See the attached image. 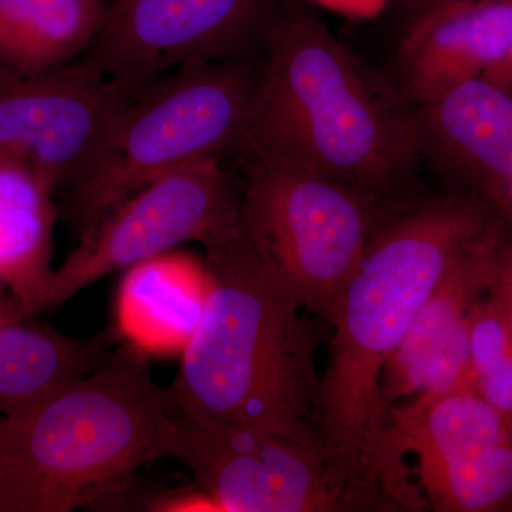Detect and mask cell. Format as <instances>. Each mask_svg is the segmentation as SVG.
Segmentation results:
<instances>
[{
	"instance_id": "cell-1",
	"label": "cell",
	"mask_w": 512,
	"mask_h": 512,
	"mask_svg": "<svg viewBox=\"0 0 512 512\" xmlns=\"http://www.w3.org/2000/svg\"><path fill=\"white\" fill-rule=\"evenodd\" d=\"M473 194L393 211L369 242L332 315L315 403L326 478L345 510L399 507L382 402L384 367L461 252L501 220Z\"/></svg>"
},
{
	"instance_id": "cell-2",
	"label": "cell",
	"mask_w": 512,
	"mask_h": 512,
	"mask_svg": "<svg viewBox=\"0 0 512 512\" xmlns=\"http://www.w3.org/2000/svg\"><path fill=\"white\" fill-rule=\"evenodd\" d=\"M235 154L392 205L421 160L416 107L305 10L276 16Z\"/></svg>"
},
{
	"instance_id": "cell-3",
	"label": "cell",
	"mask_w": 512,
	"mask_h": 512,
	"mask_svg": "<svg viewBox=\"0 0 512 512\" xmlns=\"http://www.w3.org/2000/svg\"><path fill=\"white\" fill-rule=\"evenodd\" d=\"M212 285L168 389L175 420L202 431L318 436V326L241 234L207 249Z\"/></svg>"
},
{
	"instance_id": "cell-4",
	"label": "cell",
	"mask_w": 512,
	"mask_h": 512,
	"mask_svg": "<svg viewBox=\"0 0 512 512\" xmlns=\"http://www.w3.org/2000/svg\"><path fill=\"white\" fill-rule=\"evenodd\" d=\"M148 356L119 343L92 375L0 414V512L93 510L141 467L167 457L173 414Z\"/></svg>"
},
{
	"instance_id": "cell-5",
	"label": "cell",
	"mask_w": 512,
	"mask_h": 512,
	"mask_svg": "<svg viewBox=\"0 0 512 512\" xmlns=\"http://www.w3.org/2000/svg\"><path fill=\"white\" fill-rule=\"evenodd\" d=\"M259 70L255 57L188 64L144 87L92 170L69 187L64 215L77 237L165 171L235 153Z\"/></svg>"
},
{
	"instance_id": "cell-6",
	"label": "cell",
	"mask_w": 512,
	"mask_h": 512,
	"mask_svg": "<svg viewBox=\"0 0 512 512\" xmlns=\"http://www.w3.org/2000/svg\"><path fill=\"white\" fill-rule=\"evenodd\" d=\"M239 234L255 258L328 322L390 204L318 175L239 161Z\"/></svg>"
},
{
	"instance_id": "cell-7",
	"label": "cell",
	"mask_w": 512,
	"mask_h": 512,
	"mask_svg": "<svg viewBox=\"0 0 512 512\" xmlns=\"http://www.w3.org/2000/svg\"><path fill=\"white\" fill-rule=\"evenodd\" d=\"M239 232V192L224 158L207 157L165 171L104 215L53 271L45 311L86 286L185 242L218 247Z\"/></svg>"
},
{
	"instance_id": "cell-8",
	"label": "cell",
	"mask_w": 512,
	"mask_h": 512,
	"mask_svg": "<svg viewBox=\"0 0 512 512\" xmlns=\"http://www.w3.org/2000/svg\"><path fill=\"white\" fill-rule=\"evenodd\" d=\"M275 18L271 0H116L79 59L140 93L177 67L254 59Z\"/></svg>"
},
{
	"instance_id": "cell-9",
	"label": "cell",
	"mask_w": 512,
	"mask_h": 512,
	"mask_svg": "<svg viewBox=\"0 0 512 512\" xmlns=\"http://www.w3.org/2000/svg\"><path fill=\"white\" fill-rule=\"evenodd\" d=\"M137 94L82 59L33 74L0 66V151L53 191L70 187L92 170Z\"/></svg>"
},
{
	"instance_id": "cell-10",
	"label": "cell",
	"mask_w": 512,
	"mask_h": 512,
	"mask_svg": "<svg viewBox=\"0 0 512 512\" xmlns=\"http://www.w3.org/2000/svg\"><path fill=\"white\" fill-rule=\"evenodd\" d=\"M167 457L224 512L343 511L326 478L318 436L202 431L171 420Z\"/></svg>"
},
{
	"instance_id": "cell-11",
	"label": "cell",
	"mask_w": 512,
	"mask_h": 512,
	"mask_svg": "<svg viewBox=\"0 0 512 512\" xmlns=\"http://www.w3.org/2000/svg\"><path fill=\"white\" fill-rule=\"evenodd\" d=\"M503 218L457 256L413 320L406 338L384 367L382 402L390 406L421 393L476 390L470 362L468 318L487 292Z\"/></svg>"
},
{
	"instance_id": "cell-12",
	"label": "cell",
	"mask_w": 512,
	"mask_h": 512,
	"mask_svg": "<svg viewBox=\"0 0 512 512\" xmlns=\"http://www.w3.org/2000/svg\"><path fill=\"white\" fill-rule=\"evenodd\" d=\"M421 156L503 212L512 188V92L484 77L416 106Z\"/></svg>"
},
{
	"instance_id": "cell-13",
	"label": "cell",
	"mask_w": 512,
	"mask_h": 512,
	"mask_svg": "<svg viewBox=\"0 0 512 512\" xmlns=\"http://www.w3.org/2000/svg\"><path fill=\"white\" fill-rule=\"evenodd\" d=\"M512 42V0H451L417 15L400 49V90L416 106L483 77Z\"/></svg>"
},
{
	"instance_id": "cell-14",
	"label": "cell",
	"mask_w": 512,
	"mask_h": 512,
	"mask_svg": "<svg viewBox=\"0 0 512 512\" xmlns=\"http://www.w3.org/2000/svg\"><path fill=\"white\" fill-rule=\"evenodd\" d=\"M511 437V417L485 402L476 390L421 393L410 403L393 404L387 410V446L404 508L426 507L406 464L409 454L417 463L446 460Z\"/></svg>"
},
{
	"instance_id": "cell-15",
	"label": "cell",
	"mask_w": 512,
	"mask_h": 512,
	"mask_svg": "<svg viewBox=\"0 0 512 512\" xmlns=\"http://www.w3.org/2000/svg\"><path fill=\"white\" fill-rule=\"evenodd\" d=\"M212 278L207 261L168 251L126 269L113 326L148 355H181L202 318Z\"/></svg>"
},
{
	"instance_id": "cell-16",
	"label": "cell",
	"mask_w": 512,
	"mask_h": 512,
	"mask_svg": "<svg viewBox=\"0 0 512 512\" xmlns=\"http://www.w3.org/2000/svg\"><path fill=\"white\" fill-rule=\"evenodd\" d=\"M30 318L0 323V414L29 409L109 362L120 342L116 328L76 338Z\"/></svg>"
},
{
	"instance_id": "cell-17",
	"label": "cell",
	"mask_w": 512,
	"mask_h": 512,
	"mask_svg": "<svg viewBox=\"0 0 512 512\" xmlns=\"http://www.w3.org/2000/svg\"><path fill=\"white\" fill-rule=\"evenodd\" d=\"M53 194L30 165L0 151V282L28 316L45 312L55 271Z\"/></svg>"
},
{
	"instance_id": "cell-18",
	"label": "cell",
	"mask_w": 512,
	"mask_h": 512,
	"mask_svg": "<svg viewBox=\"0 0 512 512\" xmlns=\"http://www.w3.org/2000/svg\"><path fill=\"white\" fill-rule=\"evenodd\" d=\"M106 16L100 0H0V66L33 74L73 62Z\"/></svg>"
},
{
	"instance_id": "cell-19",
	"label": "cell",
	"mask_w": 512,
	"mask_h": 512,
	"mask_svg": "<svg viewBox=\"0 0 512 512\" xmlns=\"http://www.w3.org/2000/svg\"><path fill=\"white\" fill-rule=\"evenodd\" d=\"M413 471L426 505L433 510L510 511L512 437L463 456L417 463Z\"/></svg>"
},
{
	"instance_id": "cell-20",
	"label": "cell",
	"mask_w": 512,
	"mask_h": 512,
	"mask_svg": "<svg viewBox=\"0 0 512 512\" xmlns=\"http://www.w3.org/2000/svg\"><path fill=\"white\" fill-rule=\"evenodd\" d=\"M468 339L476 392L512 419V335L487 292L471 308Z\"/></svg>"
},
{
	"instance_id": "cell-21",
	"label": "cell",
	"mask_w": 512,
	"mask_h": 512,
	"mask_svg": "<svg viewBox=\"0 0 512 512\" xmlns=\"http://www.w3.org/2000/svg\"><path fill=\"white\" fill-rule=\"evenodd\" d=\"M487 293L503 313L512 335V231L505 232L498 248Z\"/></svg>"
},
{
	"instance_id": "cell-22",
	"label": "cell",
	"mask_w": 512,
	"mask_h": 512,
	"mask_svg": "<svg viewBox=\"0 0 512 512\" xmlns=\"http://www.w3.org/2000/svg\"><path fill=\"white\" fill-rule=\"evenodd\" d=\"M339 15L355 19L375 18L389 0H309Z\"/></svg>"
},
{
	"instance_id": "cell-23",
	"label": "cell",
	"mask_w": 512,
	"mask_h": 512,
	"mask_svg": "<svg viewBox=\"0 0 512 512\" xmlns=\"http://www.w3.org/2000/svg\"><path fill=\"white\" fill-rule=\"evenodd\" d=\"M484 79L512 92V42L507 53L484 73Z\"/></svg>"
},
{
	"instance_id": "cell-24",
	"label": "cell",
	"mask_w": 512,
	"mask_h": 512,
	"mask_svg": "<svg viewBox=\"0 0 512 512\" xmlns=\"http://www.w3.org/2000/svg\"><path fill=\"white\" fill-rule=\"evenodd\" d=\"M25 318H32V316L26 315L23 309L20 308L16 299L10 296L8 301L0 299V323L13 322V320H20Z\"/></svg>"
},
{
	"instance_id": "cell-25",
	"label": "cell",
	"mask_w": 512,
	"mask_h": 512,
	"mask_svg": "<svg viewBox=\"0 0 512 512\" xmlns=\"http://www.w3.org/2000/svg\"><path fill=\"white\" fill-rule=\"evenodd\" d=\"M413 9L417 10V15H420L424 10L433 8V6L440 5V3L451 2V0H407Z\"/></svg>"
},
{
	"instance_id": "cell-26",
	"label": "cell",
	"mask_w": 512,
	"mask_h": 512,
	"mask_svg": "<svg viewBox=\"0 0 512 512\" xmlns=\"http://www.w3.org/2000/svg\"><path fill=\"white\" fill-rule=\"evenodd\" d=\"M504 212H508V214L512 215V188L510 190V194H508L507 201H505L503 214Z\"/></svg>"
},
{
	"instance_id": "cell-27",
	"label": "cell",
	"mask_w": 512,
	"mask_h": 512,
	"mask_svg": "<svg viewBox=\"0 0 512 512\" xmlns=\"http://www.w3.org/2000/svg\"><path fill=\"white\" fill-rule=\"evenodd\" d=\"M510 511H512V504H511V507H510Z\"/></svg>"
}]
</instances>
